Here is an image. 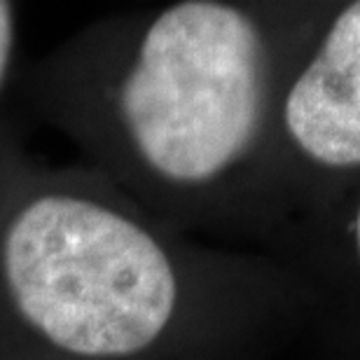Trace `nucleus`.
Wrapping results in <instances>:
<instances>
[{
  "instance_id": "nucleus-1",
  "label": "nucleus",
  "mask_w": 360,
  "mask_h": 360,
  "mask_svg": "<svg viewBox=\"0 0 360 360\" xmlns=\"http://www.w3.org/2000/svg\"><path fill=\"white\" fill-rule=\"evenodd\" d=\"M33 103L112 187L208 185L239 164L267 103V45L246 12L183 0L105 17L33 68Z\"/></svg>"
},
{
  "instance_id": "nucleus-2",
  "label": "nucleus",
  "mask_w": 360,
  "mask_h": 360,
  "mask_svg": "<svg viewBox=\"0 0 360 360\" xmlns=\"http://www.w3.org/2000/svg\"><path fill=\"white\" fill-rule=\"evenodd\" d=\"M292 141L321 164H360V3L349 5L285 98Z\"/></svg>"
},
{
  "instance_id": "nucleus-3",
  "label": "nucleus",
  "mask_w": 360,
  "mask_h": 360,
  "mask_svg": "<svg viewBox=\"0 0 360 360\" xmlns=\"http://www.w3.org/2000/svg\"><path fill=\"white\" fill-rule=\"evenodd\" d=\"M19 42V7L7 0H0V108L5 103V94L10 89L14 75V59H17ZM12 141L0 127V143Z\"/></svg>"
},
{
  "instance_id": "nucleus-4",
  "label": "nucleus",
  "mask_w": 360,
  "mask_h": 360,
  "mask_svg": "<svg viewBox=\"0 0 360 360\" xmlns=\"http://www.w3.org/2000/svg\"><path fill=\"white\" fill-rule=\"evenodd\" d=\"M26 162L28 160L26 157H21L19 148L14 146V141L0 143V197H3L7 185L12 183V178L19 174Z\"/></svg>"
},
{
  "instance_id": "nucleus-5",
  "label": "nucleus",
  "mask_w": 360,
  "mask_h": 360,
  "mask_svg": "<svg viewBox=\"0 0 360 360\" xmlns=\"http://www.w3.org/2000/svg\"><path fill=\"white\" fill-rule=\"evenodd\" d=\"M0 360H49V358L28 354V351H21L17 347H12V344L0 340Z\"/></svg>"
},
{
  "instance_id": "nucleus-6",
  "label": "nucleus",
  "mask_w": 360,
  "mask_h": 360,
  "mask_svg": "<svg viewBox=\"0 0 360 360\" xmlns=\"http://www.w3.org/2000/svg\"><path fill=\"white\" fill-rule=\"evenodd\" d=\"M356 241H358V253H360V211H358V222H356Z\"/></svg>"
}]
</instances>
